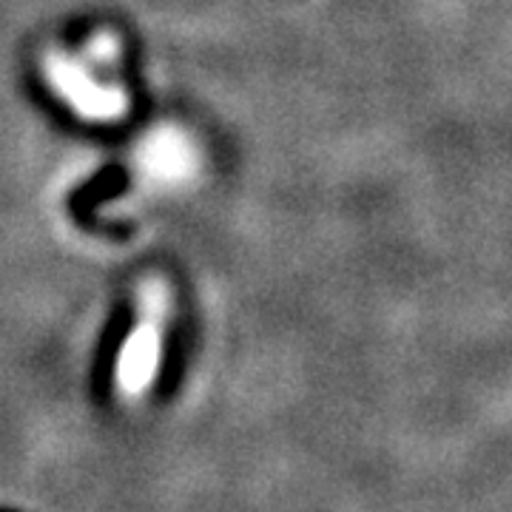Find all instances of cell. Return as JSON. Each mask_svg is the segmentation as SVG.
Instances as JSON below:
<instances>
[{
	"label": "cell",
	"mask_w": 512,
	"mask_h": 512,
	"mask_svg": "<svg viewBox=\"0 0 512 512\" xmlns=\"http://www.w3.org/2000/svg\"><path fill=\"white\" fill-rule=\"evenodd\" d=\"M168 299L160 285L143 288V311L134 330L128 333L126 345L117 359V387L126 396H140L151 387L157 367H160V350H163V322Z\"/></svg>",
	"instance_id": "6da1fadb"
},
{
	"label": "cell",
	"mask_w": 512,
	"mask_h": 512,
	"mask_svg": "<svg viewBox=\"0 0 512 512\" xmlns=\"http://www.w3.org/2000/svg\"><path fill=\"white\" fill-rule=\"evenodd\" d=\"M46 77L55 86V92L77 114H83L89 120H114L123 111H128V97H123L120 89H109V86L97 83V77L69 55L49 57Z\"/></svg>",
	"instance_id": "7a4b0ae2"
},
{
	"label": "cell",
	"mask_w": 512,
	"mask_h": 512,
	"mask_svg": "<svg viewBox=\"0 0 512 512\" xmlns=\"http://www.w3.org/2000/svg\"><path fill=\"white\" fill-rule=\"evenodd\" d=\"M143 168L154 180H163V183H174V180H183L191 174V163H194V154L183 140V134L177 131H157L151 140H146L143 146Z\"/></svg>",
	"instance_id": "3957f363"
}]
</instances>
